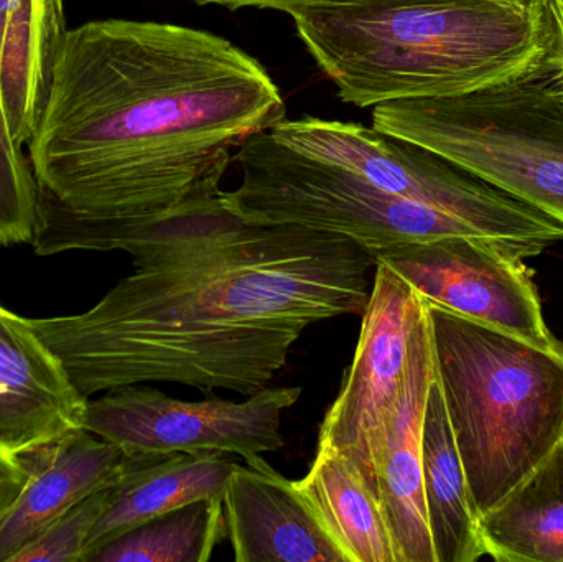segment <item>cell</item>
Segmentation results:
<instances>
[{"label": "cell", "instance_id": "cell-21", "mask_svg": "<svg viewBox=\"0 0 563 562\" xmlns=\"http://www.w3.org/2000/svg\"><path fill=\"white\" fill-rule=\"evenodd\" d=\"M38 220V184L7 124L0 101V246L32 243Z\"/></svg>", "mask_w": 563, "mask_h": 562}, {"label": "cell", "instance_id": "cell-12", "mask_svg": "<svg viewBox=\"0 0 563 562\" xmlns=\"http://www.w3.org/2000/svg\"><path fill=\"white\" fill-rule=\"evenodd\" d=\"M86 403L30 319L0 306V449L22 458L82 429Z\"/></svg>", "mask_w": 563, "mask_h": 562}, {"label": "cell", "instance_id": "cell-19", "mask_svg": "<svg viewBox=\"0 0 563 562\" xmlns=\"http://www.w3.org/2000/svg\"><path fill=\"white\" fill-rule=\"evenodd\" d=\"M479 530L498 562H563V441L499 502Z\"/></svg>", "mask_w": 563, "mask_h": 562}, {"label": "cell", "instance_id": "cell-7", "mask_svg": "<svg viewBox=\"0 0 563 562\" xmlns=\"http://www.w3.org/2000/svg\"><path fill=\"white\" fill-rule=\"evenodd\" d=\"M282 144L360 175L380 190L429 205L528 260L563 241V224L435 151L356 122L287 118L271 129Z\"/></svg>", "mask_w": 563, "mask_h": 562}, {"label": "cell", "instance_id": "cell-18", "mask_svg": "<svg viewBox=\"0 0 563 562\" xmlns=\"http://www.w3.org/2000/svg\"><path fill=\"white\" fill-rule=\"evenodd\" d=\"M295 484L346 562H399L379 497L346 458L317 451L310 471Z\"/></svg>", "mask_w": 563, "mask_h": 562}, {"label": "cell", "instance_id": "cell-16", "mask_svg": "<svg viewBox=\"0 0 563 562\" xmlns=\"http://www.w3.org/2000/svg\"><path fill=\"white\" fill-rule=\"evenodd\" d=\"M234 462L218 452L168 454L131 461L114 485L112 500L96 524L82 562L128 531L187 507L195 502L223 498Z\"/></svg>", "mask_w": 563, "mask_h": 562}, {"label": "cell", "instance_id": "cell-23", "mask_svg": "<svg viewBox=\"0 0 563 562\" xmlns=\"http://www.w3.org/2000/svg\"><path fill=\"white\" fill-rule=\"evenodd\" d=\"M29 478L30 471L25 461L0 449V524L19 500Z\"/></svg>", "mask_w": 563, "mask_h": 562}, {"label": "cell", "instance_id": "cell-8", "mask_svg": "<svg viewBox=\"0 0 563 562\" xmlns=\"http://www.w3.org/2000/svg\"><path fill=\"white\" fill-rule=\"evenodd\" d=\"M301 388H267L243 401H184L144 385L121 386L86 403L82 429L111 442L131 461L218 452L244 461L280 451L282 422Z\"/></svg>", "mask_w": 563, "mask_h": 562}, {"label": "cell", "instance_id": "cell-26", "mask_svg": "<svg viewBox=\"0 0 563 562\" xmlns=\"http://www.w3.org/2000/svg\"><path fill=\"white\" fill-rule=\"evenodd\" d=\"M562 441H563V431H562Z\"/></svg>", "mask_w": 563, "mask_h": 562}, {"label": "cell", "instance_id": "cell-14", "mask_svg": "<svg viewBox=\"0 0 563 562\" xmlns=\"http://www.w3.org/2000/svg\"><path fill=\"white\" fill-rule=\"evenodd\" d=\"M30 478L16 504L0 524V562H9L89 495L111 487L129 465L121 449L86 429L22 455Z\"/></svg>", "mask_w": 563, "mask_h": 562}, {"label": "cell", "instance_id": "cell-17", "mask_svg": "<svg viewBox=\"0 0 563 562\" xmlns=\"http://www.w3.org/2000/svg\"><path fill=\"white\" fill-rule=\"evenodd\" d=\"M423 495L437 562L488 557L439 379L427 398L422 436Z\"/></svg>", "mask_w": 563, "mask_h": 562}, {"label": "cell", "instance_id": "cell-2", "mask_svg": "<svg viewBox=\"0 0 563 562\" xmlns=\"http://www.w3.org/2000/svg\"><path fill=\"white\" fill-rule=\"evenodd\" d=\"M118 250L134 273L95 307L30 319L85 398L145 383L254 395L308 327L363 313L374 267L341 234L244 220L223 190L125 234Z\"/></svg>", "mask_w": 563, "mask_h": 562}, {"label": "cell", "instance_id": "cell-25", "mask_svg": "<svg viewBox=\"0 0 563 562\" xmlns=\"http://www.w3.org/2000/svg\"><path fill=\"white\" fill-rule=\"evenodd\" d=\"M552 22H554V52L551 58V75L563 98V0H552Z\"/></svg>", "mask_w": 563, "mask_h": 562}, {"label": "cell", "instance_id": "cell-24", "mask_svg": "<svg viewBox=\"0 0 563 562\" xmlns=\"http://www.w3.org/2000/svg\"><path fill=\"white\" fill-rule=\"evenodd\" d=\"M198 5L223 7L228 10L260 9L279 10L287 13L295 7L310 5V3L330 2V0H195ZM496 2L511 3V5L528 7L536 10H551L552 0H496Z\"/></svg>", "mask_w": 563, "mask_h": 562}, {"label": "cell", "instance_id": "cell-1", "mask_svg": "<svg viewBox=\"0 0 563 562\" xmlns=\"http://www.w3.org/2000/svg\"><path fill=\"white\" fill-rule=\"evenodd\" d=\"M285 114L263 63L217 33L128 19L68 30L29 142L35 253L114 251L220 194L231 151Z\"/></svg>", "mask_w": 563, "mask_h": 562}, {"label": "cell", "instance_id": "cell-3", "mask_svg": "<svg viewBox=\"0 0 563 562\" xmlns=\"http://www.w3.org/2000/svg\"><path fill=\"white\" fill-rule=\"evenodd\" d=\"M287 15L341 101L449 98L544 71L551 10L496 0H330Z\"/></svg>", "mask_w": 563, "mask_h": 562}, {"label": "cell", "instance_id": "cell-20", "mask_svg": "<svg viewBox=\"0 0 563 562\" xmlns=\"http://www.w3.org/2000/svg\"><path fill=\"white\" fill-rule=\"evenodd\" d=\"M224 537L223 498H210L128 531L88 562H208Z\"/></svg>", "mask_w": 563, "mask_h": 562}, {"label": "cell", "instance_id": "cell-9", "mask_svg": "<svg viewBox=\"0 0 563 562\" xmlns=\"http://www.w3.org/2000/svg\"><path fill=\"white\" fill-rule=\"evenodd\" d=\"M426 307L404 277L386 264L374 266L353 362L318 432L317 451L346 458L379 500L384 429L406 372L410 337Z\"/></svg>", "mask_w": 563, "mask_h": 562}, {"label": "cell", "instance_id": "cell-6", "mask_svg": "<svg viewBox=\"0 0 563 562\" xmlns=\"http://www.w3.org/2000/svg\"><path fill=\"white\" fill-rule=\"evenodd\" d=\"M240 187L228 207L251 223L298 224L341 234L371 257L404 244L485 236L472 224L419 201L380 190L360 175L260 132L236 152ZM489 240V238H488Z\"/></svg>", "mask_w": 563, "mask_h": 562}, {"label": "cell", "instance_id": "cell-10", "mask_svg": "<svg viewBox=\"0 0 563 562\" xmlns=\"http://www.w3.org/2000/svg\"><path fill=\"white\" fill-rule=\"evenodd\" d=\"M525 256L483 236H452L380 251L429 306L505 330L541 349L562 350L542 316Z\"/></svg>", "mask_w": 563, "mask_h": 562}, {"label": "cell", "instance_id": "cell-13", "mask_svg": "<svg viewBox=\"0 0 563 562\" xmlns=\"http://www.w3.org/2000/svg\"><path fill=\"white\" fill-rule=\"evenodd\" d=\"M234 464L223 517L238 562H346L297 484L261 455Z\"/></svg>", "mask_w": 563, "mask_h": 562}, {"label": "cell", "instance_id": "cell-15", "mask_svg": "<svg viewBox=\"0 0 563 562\" xmlns=\"http://www.w3.org/2000/svg\"><path fill=\"white\" fill-rule=\"evenodd\" d=\"M66 35L65 0H0V101L22 147L42 118Z\"/></svg>", "mask_w": 563, "mask_h": 562}, {"label": "cell", "instance_id": "cell-22", "mask_svg": "<svg viewBox=\"0 0 563 562\" xmlns=\"http://www.w3.org/2000/svg\"><path fill=\"white\" fill-rule=\"evenodd\" d=\"M114 485L79 502L26 543L9 562H82L89 537L111 504Z\"/></svg>", "mask_w": 563, "mask_h": 562}, {"label": "cell", "instance_id": "cell-11", "mask_svg": "<svg viewBox=\"0 0 563 562\" xmlns=\"http://www.w3.org/2000/svg\"><path fill=\"white\" fill-rule=\"evenodd\" d=\"M435 379L429 309L410 337L406 372L384 429L379 458L380 504L399 562H437L423 495L422 436L427 398Z\"/></svg>", "mask_w": 563, "mask_h": 562}, {"label": "cell", "instance_id": "cell-4", "mask_svg": "<svg viewBox=\"0 0 563 562\" xmlns=\"http://www.w3.org/2000/svg\"><path fill=\"white\" fill-rule=\"evenodd\" d=\"M427 309L435 375L479 520L562 439L563 349Z\"/></svg>", "mask_w": 563, "mask_h": 562}, {"label": "cell", "instance_id": "cell-5", "mask_svg": "<svg viewBox=\"0 0 563 562\" xmlns=\"http://www.w3.org/2000/svg\"><path fill=\"white\" fill-rule=\"evenodd\" d=\"M373 122L563 224V98L551 66L462 96L383 102Z\"/></svg>", "mask_w": 563, "mask_h": 562}]
</instances>
